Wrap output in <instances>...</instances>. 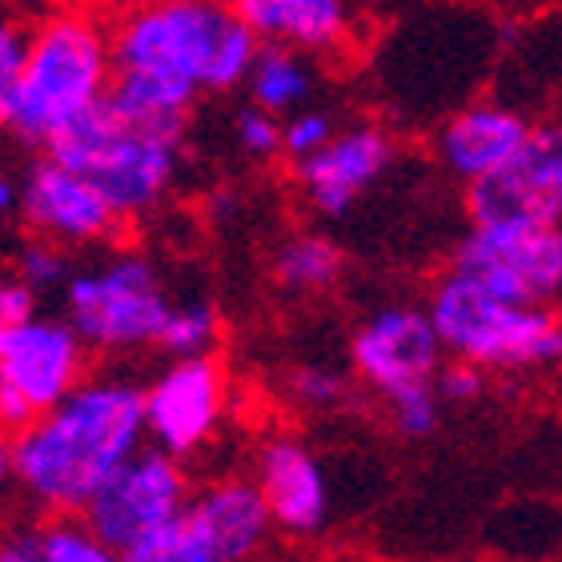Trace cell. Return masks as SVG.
<instances>
[{"instance_id": "1", "label": "cell", "mask_w": 562, "mask_h": 562, "mask_svg": "<svg viewBox=\"0 0 562 562\" xmlns=\"http://www.w3.org/2000/svg\"><path fill=\"white\" fill-rule=\"evenodd\" d=\"M145 434V394L125 374H89L69 398L9 434L4 474L41 518L85 515Z\"/></svg>"}, {"instance_id": "2", "label": "cell", "mask_w": 562, "mask_h": 562, "mask_svg": "<svg viewBox=\"0 0 562 562\" xmlns=\"http://www.w3.org/2000/svg\"><path fill=\"white\" fill-rule=\"evenodd\" d=\"M109 36L117 72H149L213 97L246 89L261 53L258 33L237 16L229 0H140Z\"/></svg>"}, {"instance_id": "3", "label": "cell", "mask_w": 562, "mask_h": 562, "mask_svg": "<svg viewBox=\"0 0 562 562\" xmlns=\"http://www.w3.org/2000/svg\"><path fill=\"white\" fill-rule=\"evenodd\" d=\"M113 36L89 16L65 12L33 29L21 77L0 89V121L29 149H48V140L85 117L113 89Z\"/></svg>"}, {"instance_id": "4", "label": "cell", "mask_w": 562, "mask_h": 562, "mask_svg": "<svg viewBox=\"0 0 562 562\" xmlns=\"http://www.w3.org/2000/svg\"><path fill=\"white\" fill-rule=\"evenodd\" d=\"M181 145H186L181 121L140 117L109 93L69 130H60L41 153H53L57 161L72 165L113 201V210L125 222H137L169 198L181 169Z\"/></svg>"}, {"instance_id": "5", "label": "cell", "mask_w": 562, "mask_h": 562, "mask_svg": "<svg viewBox=\"0 0 562 562\" xmlns=\"http://www.w3.org/2000/svg\"><path fill=\"white\" fill-rule=\"evenodd\" d=\"M446 358L470 362L486 374H530L562 366V310L498 297L470 273L450 270L426 297Z\"/></svg>"}, {"instance_id": "6", "label": "cell", "mask_w": 562, "mask_h": 562, "mask_svg": "<svg viewBox=\"0 0 562 562\" xmlns=\"http://www.w3.org/2000/svg\"><path fill=\"white\" fill-rule=\"evenodd\" d=\"M169 305L173 297L161 273L137 249H113L89 266H77L60 290V314L69 317L89 350L105 358L153 350Z\"/></svg>"}, {"instance_id": "7", "label": "cell", "mask_w": 562, "mask_h": 562, "mask_svg": "<svg viewBox=\"0 0 562 562\" xmlns=\"http://www.w3.org/2000/svg\"><path fill=\"white\" fill-rule=\"evenodd\" d=\"M89 346L65 314L0 326V422L16 434L89 378Z\"/></svg>"}, {"instance_id": "8", "label": "cell", "mask_w": 562, "mask_h": 562, "mask_svg": "<svg viewBox=\"0 0 562 562\" xmlns=\"http://www.w3.org/2000/svg\"><path fill=\"white\" fill-rule=\"evenodd\" d=\"M450 266L510 302L562 305V225L522 217L470 222Z\"/></svg>"}, {"instance_id": "9", "label": "cell", "mask_w": 562, "mask_h": 562, "mask_svg": "<svg viewBox=\"0 0 562 562\" xmlns=\"http://www.w3.org/2000/svg\"><path fill=\"white\" fill-rule=\"evenodd\" d=\"M350 374L378 398L402 394L411 386L438 382L446 366V346L438 338V326L426 305L386 302L353 326L350 341Z\"/></svg>"}, {"instance_id": "10", "label": "cell", "mask_w": 562, "mask_h": 562, "mask_svg": "<svg viewBox=\"0 0 562 562\" xmlns=\"http://www.w3.org/2000/svg\"><path fill=\"white\" fill-rule=\"evenodd\" d=\"M149 446L173 458H193L217 438L229 414V378L213 353L165 358V366L140 386Z\"/></svg>"}, {"instance_id": "11", "label": "cell", "mask_w": 562, "mask_h": 562, "mask_svg": "<svg viewBox=\"0 0 562 562\" xmlns=\"http://www.w3.org/2000/svg\"><path fill=\"white\" fill-rule=\"evenodd\" d=\"M189 503H193V486H189L186 462L145 442L97 491V498L85 506L81 518L105 542L130 551L133 542L186 515Z\"/></svg>"}, {"instance_id": "12", "label": "cell", "mask_w": 562, "mask_h": 562, "mask_svg": "<svg viewBox=\"0 0 562 562\" xmlns=\"http://www.w3.org/2000/svg\"><path fill=\"white\" fill-rule=\"evenodd\" d=\"M16 181H21L16 222L24 234L57 241L65 249H97L117 241L125 217L89 177L57 161L53 153L33 157Z\"/></svg>"}, {"instance_id": "13", "label": "cell", "mask_w": 562, "mask_h": 562, "mask_svg": "<svg viewBox=\"0 0 562 562\" xmlns=\"http://www.w3.org/2000/svg\"><path fill=\"white\" fill-rule=\"evenodd\" d=\"M470 222H522L562 225V121H539L515 161L494 177L467 186Z\"/></svg>"}, {"instance_id": "14", "label": "cell", "mask_w": 562, "mask_h": 562, "mask_svg": "<svg viewBox=\"0 0 562 562\" xmlns=\"http://www.w3.org/2000/svg\"><path fill=\"white\" fill-rule=\"evenodd\" d=\"M394 157H398V145L386 125L353 121V125H341L326 149L290 165V169L293 186L310 210L322 217H346L390 173Z\"/></svg>"}, {"instance_id": "15", "label": "cell", "mask_w": 562, "mask_h": 562, "mask_svg": "<svg viewBox=\"0 0 562 562\" xmlns=\"http://www.w3.org/2000/svg\"><path fill=\"white\" fill-rule=\"evenodd\" d=\"M254 482L270 503L273 527L290 539H314L329 527L334 498L322 458L310 450L302 434L273 430L254 450Z\"/></svg>"}, {"instance_id": "16", "label": "cell", "mask_w": 562, "mask_h": 562, "mask_svg": "<svg viewBox=\"0 0 562 562\" xmlns=\"http://www.w3.org/2000/svg\"><path fill=\"white\" fill-rule=\"evenodd\" d=\"M530 130L535 125L518 105L498 101V97H474L434 125V161L454 181L474 186V181H486L503 165L515 161V153L527 145Z\"/></svg>"}, {"instance_id": "17", "label": "cell", "mask_w": 562, "mask_h": 562, "mask_svg": "<svg viewBox=\"0 0 562 562\" xmlns=\"http://www.w3.org/2000/svg\"><path fill=\"white\" fill-rule=\"evenodd\" d=\"M189 518L205 530V539L217 547L222 562H258L278 535L270 503L254 474H222L193 491Z\"/></svg>"}, {"instance_id": "18", "label": "cell", "mask_w": 562, "mask_h": 562, "mask_svg": "<svg viewBox=\"0 0 562 562\" xmlns=\"http://www.w3.org/2000/svg\"><path fill=\"white\" fill-rule=\"evenodd\" d=\"M261 45H290L305 57H334L353 36L350 0H229Z\"/></svg>"}, {"instance_id": "19", "label": "cell", "mask_w": 562, "mask_h": 562, "mask_svg": "<svg viewBox=\"0 0 562 562\" xmlns=\"http://www.w3.org/2000/svg\"><path fill=\"white\" fill-rule=\"evenodd\" d=\"M314 85V57H305V53H297L290 45H261L254 72L246 81V93L254 105L270 109L278 117H290V113L310 105Z\"/></svg>"}, {"instance_id": "20", "label": "cell", "mask_w": 562, "mask_h": 562, "mask_svg": "<svg viewBox=\"0 0 562 562\" xmlns=\"http://www.w3.org/2000/svg\"><path fill=\"white\" fill-rule=\"evenodd\" d=\"M270 270H273V281H278L285 293L317 297V293H329L341 281L346 258H341V246L334 237L290 234L273 249Z\"/></svg>"}, {"instance_id": "21", "label": "cell", "mask_w": 562, "mask_h": 562, "mask_svg": "<svg viewBox=\"0 0 562 562\" xmlns=\"http://www.w3.org/2000/svg\"><path fill=\"white\" fill-rule=\"evenodd\" d=\"M217 334H222V314H217L213 297L181 293L169 305V317H165L161 338L153 350L165 353V358H201V353H213Z\"/></svg>"}, {"instance_id": "22", "label": "cell", "mask_w": 562, "mask_h": 562, "mask_svg": "<svg viewBox=\"0 0 562 562\" xmlns=\"http://www.w3.org/2000/svg\"><path fill=\"white\" fill-rule=\"evenodd\" d=\"M33 530L45 562H130L121 547L101 539L81 515L41 518Z\"/></svg>"}, {"instance_id": "23", "label": "cell", "mask_w": 562, "mask_h": 562, "mask_svg": "<svg viewBox=\"0 0 562 562\" xmlns=\"http://www.w3.org/2000/svg\"><path fill=\"white\" fill-rule=\"evenodd\" d=\"M130 562H222L217 547L205 539V530L189 518V510L181 518H173L169 527L153 530L140 542H133L125 551Z\"/></svg>"}, {"instance_id": "24", "label": "cell", "mask_w": 562, "mask_h": 562, "mask_svg": "<svg viewBox=\"0 0 562 562\" xmlns=\"http://www.w3.org/2000/svg\"><path fill=\"white\" fill-rule=\"evenodd\" d=\"M69 249L57 246V241H45V237L24 234V241L9 254V273L12 278L29 281L36 293H60L72 278Z\"/></svg>"}, {"instance_id": "25", "label": "cell", "mask_w": 562, "mask_h": 562, "mask_svg": "<svg viewBox=\"0 0 562 562\" xmlns=\"http://www.w3.org/2000/svg\"><path fill=\"white\" fill-rule=\"evenodd\" d=\"M382 406H386L390 426H394L402 438H430L446 411V402L434 382L430 386H411V390H402V394H390V398H382Z\"/></svg>"}, {"instance_id": "26", "label": "cell", "mask_w": 562, "mask_h": 562, "mask_svg": "<svg viewBox=\"0 0 562 562\" xmlns=\"http://www.w3.org/2000/svg\"><path fill=\"white\" fill-rule=\"evenodd\" d=\"M285 394L305 411H334L350 394V378L326 362H302L285 378Z\"/></svg>"}, {"instance_id": "27", "label": "cell", "mask_w": 562, "mask_h": 562, "mask_svg": "<svg viewBox=\"0 0 562 562\" xmlns=\"http://www.w3.org/2000/svg\"><path fill=\"white\" fill-rule=\"evenodd\" d=\"M338 130L341 125L329 117L326 109H314V105L297 109V113H290L285 125H281V157L290 165L305 161V157H314V153L326 149L329 140L338 137Z\"/></svg>"}, {"instance_id": "28", "label": "cell", "mask_w": 562, "mask_h": 562, "mask_svg": "<svg viewBox=\"0 0 562 562\" xmlns=\"http://www.w3.org/2000/svg\"><path fill=\"white\" fill-rule=\"evenodd\" d=\"M281 125H285V117L249 101L234 117V145L249 161H273V157H281Z\"/></svg>"}, {"instance_id": "29", "label": "cell", "mask_w": 562, "mask_h": 562, "mask_svg": "<svg viewBox=\"0 0 562 562\" xmlns=\"http://www.w3.org/2000/svg\"><path fill=\"white\" fill-rule=\"evenodd\" d=\"M438 394H442L446 406H470L486 394V370L470 362H458V358H446L442 374H438Z\"/></svg>"}, {"instance_id": "30", "label": "cell", "mask_w": 562, "mask_h": 562, "mask_svg": "<svg viewBox=\"0 0 562 562\" xmlns=\"http://www.w3.org/2000/svg\"><path fill=\"white\" fill-rule=\"evenodd\" d=\"M41 297L45 293H36L29 281L4 273V281H0V326H16V322L36 317L41 314Z\"/></svg>"}, {"instance_id": "31", "label": "cell", "mask_w": 562, "mask_h": 562, "mask_svg": "<svg viewBox=\"0 0 562 562\" xmlns=\"http://www.w3.org/2000/svg\"><path fill=\"white\" fill-rule=\"evenodd\" d=\"M29 41H33V33H24L16 24L0 29V89H9L21 77L24 60H29Z\"/></svg>"}, {"instance_id": "32", "label": "cell", "mask_w": 562, "mask_h": 562, "mask_svg": "<svg viewBox=\"0 0 562 562\" xmlns=\"http://www.w3.org/2000/svg\"><path fill=\"white\" fill-rule=\"evenodd\" d=\"M0 562H45L41 554V542H36V530H12L4 547H0Z\"/></svg>"}, {"instance_id": "33", "label": "cell", "mask_w": 562, "mask_h": 562, "mask_svg": "<svg viewBox=\"0 0 562 562\" xmlns=\"http://www.w3.org/2000/svg\"><path fill=\"white\" fill-rule=\"evenodd\" d=\"M16 205H21V181L16 177H0V213L4 217H16Z\"/></svg>"}, {"instance_id": "34", "label": "cell", "mask_w": 562, "mask_h": 562, "mask_svg": "<svg viewBox=\"0 0 562 562\" xmlns=\"http://www.w3.org/2000/svg\"><path fill=\"white\" fill-rule=\"evenodd\" d=\"M149 4H186V0H149Z\"/></svg>"}, {"instance_id": "35", "label": "cell", "mask_w": 562, "mask_h": 562, "mask_svg": "<svg viewBox=\"0 0 562 562\" xmlns=\"http://www.w3.org/2000/svg\"><path fill=\"white\" fill-rule=\"evenodd\" d=\"M454 562H503V559H454Z\"/></svg>"}]
</instances>
